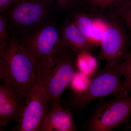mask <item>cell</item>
Returning <instances> with one entry per match:
<instances>
[{
    "label": "cell",
    "instance_id": "6da1fadb",
    "mask_svg": "<svg viewBox=\"0 0 131 131\" xmlns=\"http://www.w3.org/2000/svg\"><path fill=\"white\" fill-rule=\"evenodd\" d=\"M39 64L11 34L7 45L0 50V79L22 97L26 98L35 85Z\"/></svg>",
    "mask_w": 131,
    "mask_h": 131
},
{
    "label": "cell",
    "instance_id": "7a4b0ae2",
    "mask_svg": "<svg viewBox=\"0 0 131 131\" xmlns=\"http://www.w3.org/2000/svg\"><path fill=\"white\" fill-rule=\"evenodd\" d=\"M14 35L38 64L70 48L64 42L60 30L51 19Z\"/></svg>",
    "mask_w": 131,
    "mask_h": 131
},
{
    "label": "cell",
    "instance_id": "3957f363",
    "mask_svg": "<svg viewBox=\"0 0 131 131\" xmlns=\"http://www.w3.org/2000/svg\"><path fill=\"white\" fill-rule=\"evenodd\" d=\"M77 53L71 48L39 64V75L50 103H61V97L78 70Z\"/></svg>",
    "mask_w": 131,
    "mask_h": 131
},
{
    "label": "cell",
    "instance_id": "277c9868",
    "mask_svg": "<svg viewBox=\"0 0 131 131\" xmlns=\"http://www.w3.org/2000/svg\"><path fill=\"white\" fill-rule=\"evenodd\" d=\"M119 65L113 66L106 64L105 68L92 76L89 86L83 93L71 96L63 103L74 112H80L96 99L129 94L124 89Z\"/></svg>",
    "mask_w": 131,
    "mask_h": 131
},
{
    "label": "cell",
    "instance_id": "5b68a950",
    "mask_svg": "<svg viewBox=\"0 0 131 131\" xmlns=\"http://www.w3.org/2000/svg\"><path fill=\"white\" fill-rule=\"evenodd\" d=\"M58 9L50 0H15L3 14L9 22L11 34L15 35L50 19Z\"/></svg>",
    "mask_w": 131,
    "mask_h": 131
},
{
    "label": "cell",
    "instance_id": "8992f818",
    "mask_svg": "<svg viewBox=\"0 0 131 131\" xmlns=\"http://www.w3.org/2000/svg\"><path fill=\"white\" fill-rule=\"evenodd\" d=\"M131 116V93L108 101L101 99L84 128L89 131H111L125 124Z\"/></svg>",
    "mask_w": 131,
    "mask_h": 131
},
{
    "label": "cell",
    "instance_id": "52a82bcc",
    "mask_svg": "<svg viewBox=\"0 0 131 131\" xmlns=\"http://www.w3.org/2000/svg\"><path fill=\"white\" fill-rule=\"evenodd\" d=\"M107 19L108 25L102 38L98 58L108 65L117 66L126 58L131 38L119 21L115 19Z\"/></svg>",
    "mask_w": 131,
    "mask_h": 131
},
{
    "label": "cell",
    "instance_id": "ba28073f",
    "mask_svg": "<svg viewBox=\"0 0 131 131\" xmlns=\"http://www.w3.org/2000/svg\"><path fill=\"white\" fill-rule=\"evenodd\" d=\"M49 103L40 83L37 80L26 98L18 124L13 131H40Z\"/></svg>",
    "mask_w": 131,
    "mask_h": 131
},
{
    "label": "cell",
    "instance_id": "9c48e42d",
    "mask_svg": "<svg viewBox=\"0 0 131 131\" xmlns=\"http://www.w3.org/2000/svg\"><path fill=\"white\" fill-rule=\"evenodd\" d=\"M22 96L4 83L0 84V126H7L11 121H18L24 104Z\"/></svg>",
    "mask_w": 131,
    "mask_h": 131
},
{
    "label": "cell",
    "instance_id": "30bf717a",
    "mask_svg": "<svg viewBox=\"0 0 131 131\" xmlns=\"http://www.w3.org/2000/svg\"><path fill=\"white\" fill-rule=\"evenodd\" d=\"M77 131L73 114L69 108H63L61 103L49 104L40 131Z\"/></svg>",
    "mask_w": 131,
    "mask_h": 131
},
{
    "label": "cell",
    "instance_id": "8fae6325",
    "mask_svg": "<svg viewBox=\"0 0 131 131\" xmlns=\"http://www.w3.org/2000/svg\"><path fill=\"white\" fill-rule=\"evenodd\" d=\"M60 31L64 42L77 54L83 51H92L96 47L70 19L64 21Z\"/></svg>",
    "mask_w": 131,
    "mask_h": 131
},
{
    "label": "cell",
    "instance_id": "7c38bea8",
    "mask_svg": "<svg viewBox=\"0 0 131 131\" xmlns=\"http://www.w3.org/2000/svg\"><path fill=\"white\" fill-rule=\"evenodd\" d=\"M127 0H85L86 7L91 13L105 18L112 16Z\"/></svg>",
    "mask_w": 131,
    "mask_h": 131
},
{
    "label": "cell",
    "instance_id": "4fadbf2b",
    "mask_svg": "<svg viewBox=\"0 0 131 131\" xmlns=\"http://www.w3.org/2000/svg\"><path fill=\"white\" fill-rule=\"evenodd\" d=\"M71 13L70 19L73 21L82 33L93 43L91 41V34L94 18L90 17L83 10H77L71 12Z\"/></svg>",
    "mask_w": 131,
    "mask_h": 131
},
{
    "label": "cell",
    "instance_id": "5bb4252c",
    "mask_svg": "<svg viewBox=\"0 0 131 131\" xmlns=\"http://www.w3.org/2000/svg\"><path fill=\"white\" fill-rule=\"evenodd\" d=\"M76 64L78 70L86 74L92 76L98 71V61L90 52L83 51L78 53Z\"/></svg>",
    "mask_w": 131,
    "mask_h": 131
},
{
    "label": "cell",
    "instance_id": "9a60e30c",
    "mask_svg": "<svg viewBox=\"0 0 131 131\" xmlns=\"http://www.w3.org/2000/svg\"><path fill=\"white\" fill-rule=\"evenodd\" d=\"M92 76L86 74L78 70L75 73L69 85L73 92L71 96H78L83 93L89 86Z\"/></svg>",
    "mask_w": 131,
    "mask_h": 131
},
{
    "label": "cell",
    "instance_id": "2e32d148",
    "mask_svg": "<svg viewBox=\"0 0 131 131\" xmlns=\"http://www.w3.org/2000/svg\"><path fill=\"white\" fill-rule=\"evenodd\" d=\"M113 18L119 21L131 38V0H127L115 12Z\"/></svg>",
    "mask_w": 131,
    "mask_h": 131
},
{
    "label": "cell",
    "instance_id": "e0dca14e",
    "mask_svg": "<svg viewBox=\"0 0 131 131\" xmlns=\"http://www.w3.org/2000/svg\"><path fill=\"white\" fill-rule=\"evenodd\" d=\"M58 10L72 12L86 7L85 0H50Z\"/></svg>",
    "mask_w": 131,
    "mask_h": 131
},
{
    "label": "cell",
    "instance_id": "ac0fdd59",
    "mask_svg": "<svg viewBox=\"0 0 131 131\" xmlns=\"http://www.w3.org/2000/svg\"><path fill=\"white\" fill-rule=\"evenodd\" d=\"M124 77V89L128 94L131 93V42L129 51L124 61L119 65Z\"/></svg>",
    "mask_w": 131,
    "mask_h": 131
},
{
    "label": "cell",
    "instance_id": "d6986e66",
    "mask_svg": "<svg viewBox=\"0 0 131 131\" xmlns=\"http://www.w3.org/2000/svg\"><path fill=\"white\" fill-rule=\"evenodd\" d=\"M7 19L3 14L0 15V50L4 49L7 45L10 35L8 32Z\"/></svg>",
    "mask_w": 131,
    "mask_h": 131
},
{
    "label": "cell",
    "instance_id": "ffe728a7",
    "mask_svg": "<svg viewBox=\"0 0 131 131\" xmlns=\"http://www.w3.org/2000/svg\"><path fill=\"white\" fill-rule=\"evenodd\" d=\"M15 0H0V13L3 14L7 11L14 3Z\"/></svg>",
    "mask_w": 131,
    "mask_h": 131
}]
</instances>
